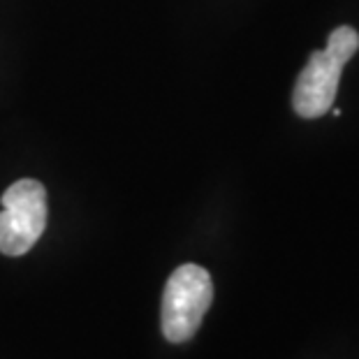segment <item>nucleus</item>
<instances>
[{
	"instance_id": "1",
	"label": "nucleus",
	"mask_w": 359,
	"mask_h": 359,
	"mask_svg": "<svg viewBox=\"0 0 359 359\" xmlns=\"http://www.w3.org/2000/svg\"><path fill=\"white\" fill-rule=\"evenodd\" d=\"M359 49V33L350 26L336 28L325 51H313L294 83L292 104L302 118H318L334 107L343 65Z\"/></svg>"
},
{
	"instance_id": "2",
	"label": "nucleus",
	"mask_w": 359,
	"mask_h": 359,
	"mask_svg": "<svg viewBox=\"0 0 359 359\" xmlns=\"http://www.w3.org/2000/svg\"><path fill=\"white\" fill-rule=\"evenodd\" d=\"M213 302V283L200 264H181L163 292V334L167 341L193 339Z\"/></svg>"
},
{
	"instance_id": "3",
	"label": "nucleus",
	"mask_w": 359,
	"mask_h": 359,
	"mask_svg": "<svg viewBox=\"0 0 359 359\" xmlns=\"http://www.w3.org/2000/svg\"><path fill=\"white\" fill-rule=\"evenodd\" d=\"M47 227V190L40 181L21 179L3 193L0 253L19 257L35 246Z\"/></svg>"
}]
</instances>
